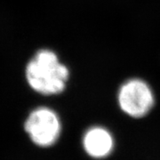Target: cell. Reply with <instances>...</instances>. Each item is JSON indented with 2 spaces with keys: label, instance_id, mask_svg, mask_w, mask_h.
I'll use <instances>...</instances> for the list:
<instances>
[{
  "label": "cell",
  "instance_id": "2",
  "mask_svg": "<svg viewBox=\"0 0 160 160\" xmlns=\"http://www.w3.org/2000/svg\"><path fill=\"white\" fill-rule=\"evenodd\" d=\"M23 136L31 148L41 151L55 149L63 138L62 120L49 106H37L29 111L22 124Z\"/></svg>",
  "mask_w": 160,
  "mask_h": 160
},
{
  "label": "cell",
  "instance_id": "4",
  "mask_svg": "<svg viewBox=\"0 0 160 160\" xmlns=\"http://www.w3.org/2000/svg\"><path fill=\"white\" fill-rule=\"evenodd\" d=\"M82 153L91 160H105L114 153L117 141L113 132L106 126H88L79 135Z\"/></svg>",
  "mask_w": 160,
  "mask_h": 160
},
{
  "label": "cell",
  "instance_id": "3",
  "mask_svg": "<svg viewBox=\"0 0 160 160\" xmlns=\"http://www.w3.org/2000/svg\"><path fill=\"white\" fill-rule=\"evenodd\" d=\"M118 103L124 114L133 119H141L154 108V92L145 81L132 78L120 86Z\"/></svg>",
  "mask_w": 160,
  "mask_h": 160
},
{
  "label": "cell",
  "instance_id": "1",
  "mask_svg": "<svg viewBox=\"0 0 160 160\" xmlns=\"http://www.w3.org/2000/svg\"><path fill=\"white\" fill-rule=\"evenodd\" d=\"M25 74L33 91L44 96H52L65 90L69 72L54 52L43 49L27 64Z\"/></svg>",
  "mask_w": 160,
  "mask_h": 160
}]
</instances>
